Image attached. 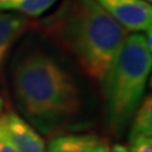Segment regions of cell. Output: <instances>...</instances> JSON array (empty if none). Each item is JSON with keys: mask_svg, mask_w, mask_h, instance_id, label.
Wrapping results in <instances>:
<instances>
[{"mask_svg": "<svg viewBox=\"0 0 152 152\" xmlns=\"http://www.w3.org/2000/svg\"><path fill=\"white\" fill-rule=\"evenodd\" d=\"M39 26L89 79L100 85L129 34L96 0H64Z\"/></svg>", "mask_w": 152, "mask_h": 152, "instance_id": "6da1fadb", "label": "cell"}, {"mask_svg": "<svg viewBox=\"0 0 152 152\" xmlns=\"http://www.w3.org/2000/svg\"><path fill=\"white\" fill-rule=\"evenodd\" d=\"M12 85L19 110L43 134L64 129L81 113L83 99L74 76L41 50L17 61Z\"/></svg>", "mask_w": 152, "mask_h": 152, "instance_id": "7a4b0ae2", "label": "cell"}, {"mask_svg": "<svg viewBox=\"0 0 152 152\" xmlns=\"http://www.w3.org/2000/svg\"><path fill=\"white\" fill-rule=\"evenodd\" d=\"M152 50L143 33H131L123 42L102 83L104 115L109 132L121 136L145 98L151 74Z\"/></svg>", "mask_w": 152, "mask_h": 152, "instance_id": "3957f363", "label": "cell"}, {"mask_svg": "<svg viewBox=\"0 0 152 152\" xmlns=\"http://www.w3.org/2000/svg\"><path fill=\"white\" fill-rule=\"evenodd\" d=\"M96 3L127 32L152 29V7L143 0H96Z\"/></svg>", "mask_w": 152, "mask_h": 152, "instance_id": "277c9868", "label": "cell"}, {"mask_svg": "<svg viewBox=\"0 0 152 152\" xmlns=\"http://www.w3.org/2000/svg\"><path fill=\"white\" fill-rule=\"evenodd\" d=\"M1 119L19 152H46L45 140L42 136L18 113L12 110L3 113Z\"/></svg>", "mask_w": 152, "mask_h": 152, "instance_id": "5b68a950", "label": "cell"}, {"mask_svg": "<svg viewBox=\"0 0 152 152\" xmlns=\"http://www.w3.org/2000/svg\"><path fill=\"white\" fill-rule=\"evenodd\" d=\"M108 140L95 133H66L52 137L46 152H107Z\"/></svg>", "mask_w": 152, "mask_h": 152, "instance_id": "8992f818", "label": "cell"}, {"mask_svg": "<svg viewBox=\"0 0 152 152\" xmlns=\"http://www.w3.org/2000/svg\"><path fill=\"white\" fill-rule=\"evenodd\" d=\"M29 19L12 12L0 10V69L14 43L27 31Z\"/></svg>", "mask_w": 152, "mask_h": 152, "instance_id": "52a82bcc", "label": "cell"}, {"mask_svg": "<svg viewBox=\"0 0 152 152\" xmlns=\"http://www.w3.org/2000/svg\"><path fill=\"white\" fill-rule=\"evenodd\" d=\"M58 0H8L0 4V10L17 13L26 18H38L55 5Z\"/></svg>", "mask_w": 152, "mask_h": 152, "instance_id": "ba28073f", "label": "cell"}, {"mask_svg": "<svg viewBox=\"0 0 152 152\" xmlns=\"http://www.w3.org/2000/svg\"><path fill=\"white\" fill-rule=\"evenodd\" d=\"M138 136H152V100L150 94L142 99L131 119L128 141Z\"/></svg>", "mask_w": 152, "mask_h": 152, "instance_id": "9c48e42d", "label": "cell"}, {"mask_svg": "<svg viewBox=\"0 0 152 152\" xmlns=\"http://www.w3.org/2000/svg\"><path fill=\"white\" fill-rule=\"evenodd\" d=\"M129 152H152V138L150 136H138L129 140Z\"/></svg>", "mask_w": 152, "mask_h": 152, "instance_id": "30bf717a", "label": "cell"}, {"mask_svg": "<svg viewBox=\"0 0 152 152\" xmlns=\"http://www.w3.org/2000/svg\"><path fill=\"white\" fill-rule=\"evenodd\" d=\"M0 152H19L14 146L1 118H0Z\"/></svg>", "mask_w": 152, "mask_h": 152, "instance_id": "8fae6325", "label": "cell"}, {"mask_svg": "<svg viewBox=\"0 0 152 152\" xmlns=\"http://www.w3.org/2000/svg\"><path fill=\"white\" fill-rule=\"evenodd\" d=\"M107 152H129L128 148L123 145H114L112 148H109Z\"/></svg>", "mask_w": 152, "mask_h": 152, "instance_id": "7c38bea8", "label": "cell"}, {"mask_svg": "<svg viewBox=\"0 0 152 152\" xmlns=\"http://www.w3.org/2000/svg\"><path fill=\"white\" fill-rule=\"evenodd\" d=\"M3 113H4V100H3L1 95H0V118H1Z\"/></svg>", "mask_w": 152, "mask_h": 152, "instance_id": "4fadbf2b", "label": "cell"}, {"mask_svg": "<svg viewBox=\"0 0 152 152\" xmlns=\"http://www.w3.org/2000/svg\"><path fill=\"white\" fill-rule=\"evenodd\" d=\"M5 1H8V0H0V4H1V3H5Z\"/></svg>", "mask_w": 152, "mask_h": 152, "instance_id": "5bb4252c", "label": "cell"}, {"mask_svg": "<svg viewBox=\"0 0 152 152\" xmlns=\"http://www.w3.org/2000/svg\"><path fill=\"white\" fill-rule=\"evenodd\" d=\"M143 1H147V3H151L152 0H143Z\"/></svg>", "mask_w": 152, "mask_h": 152, "instance_id": "9a60e30c", "label": "cell"}]
</instances>
